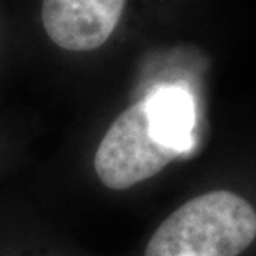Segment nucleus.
Instances as JSON below:
<instances>
[{
	"instance_id": "f257e3e1",
	"label": "nucleus",
	"mask_w": 256,
	"mask_h": 256,
	"mask_svg": "<svg viewBox=\"0 0 256 256\" xmlns=\"http://www.w3.org/2000/svg\"><path fill=\"white\" fill-rule=\"evenodd\" d=\"M256 238V212L226 190L182 204L146 244L145 256H238Z\"/></svg>"
},
{
	"instance_id": "f03ea898",
	"label": "nucleus",
	"mask_w": 256,
	"mask_h": 256,
	"mask_svg": "<svg viewBox=\"0 0 256 256\" xmlns=\"http://www.w3.org/2000/svg\"><path fill=\"white\" fill-rule=\"evenodd\" d=\"M180 155L153 138L145 102L128 106L118 115L95 153V172L112 190H126L160 173Z\"/></svg>"
},
{
	"instance_id": "7ed1b4c3",
	"label": "nucleus",
	"mask_w": 256,
	"mask_h": 256,
	"mask_svg": "<svg viewBox=\"0 0 256 256\" xmlns=\"http://www.w3.org/2000/svg\"><path fill=\"white\" fill-rule=\"evenodd\" d=\"M126 0H44L48 38L68 52H92L112 37Z\"/></svg>"
},
{
	"instance_id": "20e7f679",
	"label": "nucleus",
	"mask_w": 256,
	"mask_h": 256,
	"mask_svg": "<svg viewBox=\"0 0 256 256\" xmlns=\"http://www.w3.org/2000/svg\"><path fill=\"white\" fill-rule=\"evenodd\" d=\"M143 102L153 138L180 155L190 150L194 128L192 95L182 86H162Z\"/></svg>"
}]
</instances>
